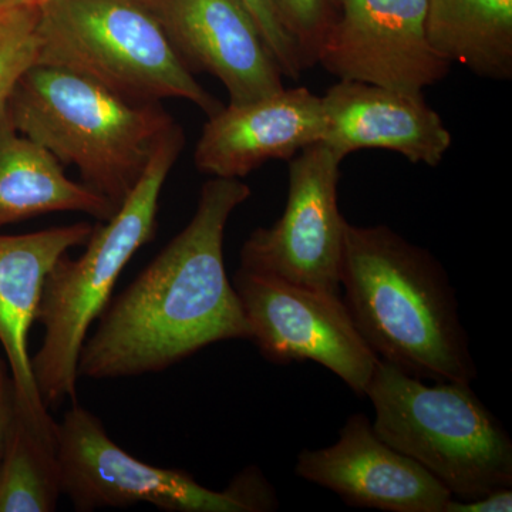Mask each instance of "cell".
I'll return each mask as SVG.
<instances>
[{"label":"cell","instance_id":"7402d4cb","mask_svg":"<svg viewBox=\"0 0 512 512\" xmlns=\"http://www.w3.org/2000/svg\"><path fill=\"white\" fill-rule=\"evenodd\" d=\"M512 511V490L501 488L473 500H458L451 497L444 512H510Z\"/></svg>","mask_w":512,"mask_h":512},{"label":"cell","instance_id":"5bb4252c","mask_svg":"<svg viewBox=\"0 0 512 512\" xmlns=\"http://www.w3.org/2000/svg\"><path fill=\"white\" fill-rule=\"evenodd\" d=\"M325 133L322 97L306 87L242 104L208 117L194 151L195 167L218 178L247 177L271 160L289 161Z\"/></svg>","mask_w":512,"mask_h":512},{"label":"cell","instance_id":"cb8c5ba5","mask_svg":"<svg viewBox=\"0 0 512 512\" xmlns=\"http://www.w3.org/2000/svg\"><path fill=\"white\" fill-rule=\"evenodd\" d=\"M46 0H0V8H12V6H42Z\"/></svg>","mask_w":512,"mask_h":512},{"label":"cell","instance_id":"6da1fadb","mask_svg":"<svg viewBox=\"0 0 512 512\" xmlns=\"http://www.w3.org/2000/svg\"><path fill=\"white\" fill-rule=\"evenodd\" d=\"M249 197L238 178L202 185L187 227L101 312L80 350L79 377L163 372L212 343L251 338L224 262L225 228Z\"/></svg>","mask_w":512,"mask_h":512},{"label":"cell","instance_id":"277c9868","mask_svg":"<svg viewBox=\"0 0 512 512\" xmlns=\"http://www.w3.org/2000/svg\"><path fill=\"white\" fill-rule=\"evenodd\" d=\"M184 146V130L177 123L116 214L94 225L83 254L70 258L67 252L47 274L36 318L45 335L32 357L37 389L47 409L67 399L76 403L84 340L109 305L123 269L138 249L153 241L161 192Z\"/></svg>","mask_w":512,"mask_h":512},{"label":"cell","instance_id":"5b68a950","mask_svg":"<svg viewBox=\"0 0 512 512\" xmlns=\"http://www.w3.org/2000/svg\"><path fill=\"white\" fill-rule=\"evenodd\" d=\"M380 439L458 500L512 488V440L471 383L426 384L383 360L366 389Z\"/></svg>","mask_w":512,"mask_h":512},{"label":"cell","instance_id":"8992f818","mask_svg":"<svg viewBox=\"0 0 512 512\" xmlns=\"http://www.w3.org/2000/svg\"><path fill=\"white\" fill-rule=\"evenodd\" d=\"M39 9L36 64L80 74L136 103L187 100L208 117L221 109L146 0H46Z\"/></svg>","mask_w":512,"mask_h":512},{"label":"cell","instance_id":"9c48e42d","mask_svg":"<svg viewBox=\"0 0 512 512\" xmlns=\"http://www.w3.org/2000/svg\"><path fill=\"white\" fill-rule=\"evenodd\" d=\"M342 161L323 143L303 148L288 161L284 214L271 227L256 228L249 235L239 268L342 295L340 269L348 224L339 210Z\"/></svg>","mask_w":512,"mask_h":512},{"label":"cell","instance_id":"30bf717a","mask_svg":"<svg viewBox=\"0 0 512 512\" xmlns=\"http://www.w3.org/2000/svg\"><path fill=\"white\" fill-rule=\"evenodd\" d=\"M332 19L316 55L338 80L424 93L451 63L427 36V0H332Z\"/></svg>","mask_w":512,"mask_h":512},{"label":"cell","instance_id":"8fae6325","mask_svg":"<svg viewBox=\"0 0 512 512\" xmlns=\"http://www.w3.org/2000/svg\"><path fill=\"white\" fill-rule=\"evenodd\" d=\"M295 474L356 508L444 512L453 495L413 458L380 439L365 414H352L333 446L302 450Z\"/></svg>","mask_w":512,"mask_h":512},{"label":"cell","instance_id":"603a6c76","mask_svg":"<svg viewBox=\"0 0 512 512\" xmlns=\"http://www.w3.org/2000/svg\"><path fill=\"white\" fill-rule=\"evenodd\" d=\"M16 414L15 389L8 362L0 357V461L5 453L10 427Z\"/></svg>","mask_w":512,"mask_h":512},{"label":"cell","instance_id":"7a4b0ae2","mask_svg":"<svg viewBox=\"0 0 512 512\" xmlns=\"http://www.w3.org/2000/svg\"><path fill=\"white\" fill-rule=\"evenodd\" d=\"M340 288L377 359L433 382L477 379L456 292L429 249L387 225L346 224Z\"/></svg>","mask_w":512,"mask_h":512},{"label":"cell","instance_id":"44dd1931","mask_svg":"<svg viewBox=\"0 0 512 512\" xmlns=\"http://www.w3.org/2000/svg\"><path fill=\"white\" fill-rule=\"evenodd\" d=\"M252 16L284 77L298 80L308 70L301 50L282 25L272 0H239Z\"/></svg>","mask_w":512,"mask_h":512},{"label":"cell","instance_id":"7c38bea8","mask_svg":"<svg viewBox=\"0 0 512 512\" xmlns=\"http://www.w3.org/2000/svg\"><path fill=\"white\" fill-rule=\"evenodd\" d=\"M192 73L217 77L229 104L285 89L284 74L239 0H146Z\"/></svg>","mask_w":512,"mask_h":512},{"label":"cell","instance_id":"ac0fdd59","mask_svg":"<svg viewBox=\"0 0 512 512\" xmlns=\"http://www.w3.org/2000/svg\"><path fill=\"white\" fill-rule=\"evenodd\" d=\"M62 495L56 447L16 413L0 461V512H53Z\"/></svg>","mask_w":512,"mask_h":512},{"label":"cell","instance_id":"2e32d148","mask_svg":"<svg viewBox=\"0 0 512 512\" xmlns=\"http://www.w3.org/2000/svg\"><path fill=\"white\" fill-rule=\"evenodd\" d=\"M117 208L70 180L46 148L20 134L6 110L0 116V228L52 212H83L107 221Z\"/></svg>","mask_w":512,"mask_h":512},{"label":"cell","instance_id":"4fadbf2b","mask_svg":"<svg viewBox=\"0 0 512 512\" xmlns=\"http://www.w3.org/2000/svg\"><path fill=\"white\" fill-rule=\"evenodd\" d=\"M93 228L77 222L30 234H0V345L12 376L16 413L39 439L56 448L57 423L37 389L29 333L50 269L70 249L86 244Z\"/></svg>","mask_w":512,"mask_h":512},{"label":"cell","instance_id":"3957f363","mask_svg":"<svg viewBox=\"0 0 512 512\" xmlns=\"http://www.w3.org/2000/svg\"><path fill=\"white\" fill-rule=\"evenodd\" d=\"M20 134L73 165L82 183L119 208L165 134L177 124L161 103H136L60 67L35 64L8 107Z\"/></svg>","mask_w":512,"mask_h":512},{"label":"cell","instance_id":"52a82bcc","mask_svg":"<svg viewBox=\"0 0 512 512\" xmlns=\"http://www.w3.org/2000/svg\"><path fill=\"white\" fill-rule=\"evenodd\" d=\"M56 453L63 494L80 512L137 503L171 512L259 510L244 474L214 491L185 471L151 466L114 443L99 417L76 403L57 423Z\"/></svg>","mask_w":512,"mask_h":512},{"label":"cell","instance_id":"ffe728a7","mask_svg":"<svg viewBox=\"0 0 512 512\" xmlns=\"http://www.w3.org/2000/svg\"><path fill=\"white\" fill-rule=\"evenodd\" d=\"M282 25L295 40L306 67L316 64L323 35L332 19V0H272Z\"/></svg>","mask_w":512,"mask_h":512},{"label":"cell","instance_id":"e0dca14e","mask_svg":"<svg viewBox=\"0 0 512 512\" xmlns=\"http://www.w3.org/2000/svg\"><path fill=\"white\" fill-rule=\"evenodd\" d=\"M426 28L451 64L484 79H512V0H427Z\"/></svg>","mask_w":512,"mask_h":512},{"label":"cell","instance_id":"ba28073f","mask_svg":"<svg viewBox=\"0 0 512 512\" xmlns=\"http://www.w3.org/2000/svg\"><path fill=\"white\" fill-rule=\"evenodd\" d=\"M252 342L269 362H316L366 396L377 356L353 323L342 295L315 291L239 268L232 281Z\"/></svg>","mask_w":512,"mask_h":512},{"label":"cell","instance_id":"9a60e30c","mask_svg":"<svg viewBox=\"0 0 512 512\" xmlns=\"http://www.w3.org/2000/svg\"><path fill=\"white\" fill-rule=\"evenodd\" d=\"M326 144L345 160L365 148L400 154L412 164L439 167L453 136L424 93L338 80L323 94Z\"/></svg>","mask_w":512,"mask_h":512},{"label":"cell","instance_id":"d6986e66","mask_svg":"<svg viewBox=\"0 0 512 512\" xmlns=\"http://www.w3.org/2000/svg\"><path fill=\"white\" fill-rule=\"evenodd\" d=\"M40 6L0 8V116L39 55Z\"/></svg>","mask_w":512,"mask_h":512}]
</instances>
